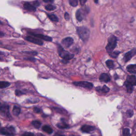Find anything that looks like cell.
<instances>
[{
	"instance_id": "obj_1",
	"label": "cell",
	"mask_w": 136,
	"mask_h": 136,
	"mask_svg": "<svg viewBox=\"0 0 136 136\" xmlns=\"http://www.w3.org/2000/svg\"><path fill=\"white\" fill-rule=\"evenodd\" d=\"M77 32L80 39H81L83 41L86 42L88 41L90 36V31L87 28L85 27H78L77 28Z\"/></svg>"
},
{
	"instance_id": "obj_2",
	"label": "cell",
	"mask_w": 136,
	"mask_h": 136,
	"mask_svg": "<svg viewBox=\"0 0 136 136\" xmlns=\"http://www.w3.org/2000/svg\"><path fill=\"white\" fill-rule=\"evenodd\" d=\"M118 38L115 36L112 35L108 39V44L106 46L107 52L110 54L113 51L117 45Z\"/></svg>"
},
{
	"instance_id": "obj_3",
	"label": "cell",
	"mask_w": 136,
	"mask_h": 136,
	"mask_svg": "<svg viewBox=\"0 0 136 136\" xmlns=\"http://www.w3.org/2000/svg\"><path fill=\"white\" fill-rule=\"evenodd\" d=\"M58 53H59L60 56L63 58V60L66 61L70 60L74 57L73 54H71L68 51H65L62 47L61 46H59L58 47Z\"/></svg>"
},
{
	"instance_id": "obj_4",
	"label": "cell",
	"mask_w": 136,
	"mask_h": 136,
	"mask_svg": "<svg viewBox=\"0 0 136 136\" xmlns=\"http://www.w3.org/2000/svg\"><path fill=\"white\" fill-rule=\"evenodd\" d=\"M0 114L7 118H11L9 106L7 105H1L0 104Z\"/></svg>"
},
{
	"instance_id": "obj_5",
	"label": "cell",
	"mask_w": 136,
	"mask_h": 136,
	"mask_svg": "<svg viewBox=\"0 0 136 136\" xmlns=\"http://www.w3.org/2000/svg\"><path fill=\"white\" fill-rule=\"evenodd\" d=\"M15 129L13 127H8L7 128H3L0 129V133L3 135H13L15 134Z\"/></svg>"
},
{
	"instance_id": "obj_6",
	"label": "cell",
	"mask_w": 136,
	"mask_h": 136,
	"mask_svg": "<svg viewBox=\"0 0 136 136\" xmlns=\"http://www.w3.org/2000/svg\"><path fill=\"white\" fill-rule=\"evenodd\" d=\"M73 85L77 86H79L81 87L86 88L87 89H92L93 87V84L92 83L88 81H79V82H74L73 83Z\"/></svg>"
},
{
	"instance_id": "obj_7",
	"label": "cell",
	"mask_w": 136,
	"mask_h": 136,
	"mask_svg": "<svg viewBox=\"0 0 136 136\" xmlns=\"http://www.w3.org/2000/svg\"><path fill=\"white\" fill-rule=\"evenodd\" d=\"M73 43V39L71 37H66L62 40V45L66 48H69Z\"/></svg>"
},
{
	"instance_id": "obj_8",
	"label": "cell",
	"mask_w": 136,
	"mask_h": 136,
	"mask_svg": "<svg viewBox=\"0 0 136 136\" xmlns=\"http://www.w3.org/2000/svg\"><path fill=\"white\" fill-rule=\"evenodd\" d=\"M26 40L30 41V42L32 43L35 44H37V45H43V42L41 41L40 39H38L37 38L35 37H32V36H27L26 37Z\"/></svg>"
},
{
	"instance_id": "obj_9",
	"label": "cell",
	"mask_w": 136,
	"mask_h": 136,
	"mask_svg": "<svg viewBox=\"0 0 136 136\" xmlns=\"http://www.w3.org/2000/svg\"><path fill=\"white\" fill-rule=\"evenodd\" d=\"M29 34L31 35L32 36L34 37H35L36 38H40L41 40H44L48 41H52V38L51 37H49L48 36H45L43 34H34L32 32H29Z\"/></svg>"
},
{
	"instance_id": "obj_10",
	"label": "cell",
	"mask_w": 136,
	"mask_h": 136,
	"mask_svg": "<svg viewBox=\"0 0 136 136\" xmlns=\"http://www.w3.org/2000/svg\"><path fill=\"white\" fill-rule=\"evenodd\" d=\"M136 54V48H134L131 51L127 52V53L124 55V57L123 60H124L125 62H127L131 59V58Z\"/></svg>"
},
{
	"instance_id": "obj_11",
	"label": "cell",
	"mask_w": 136,
	"mask_h": 136,
	"mask_svg": "<svg viewBox=\"0 0 136 136\" xmlns=\"http://www.w3.org/2000/svg\"><path fill=\"white\" fill-rule=\"evenodd\" d=\"M81 131L86 133H90L95 130V128L93 126H89V125H84L81 127Z\"/></svg>"
},
{
	"instance_id": "obj_12",
	"label": "cell",
	"mask_w": 136,
	"mask_h": 136,
	"mask_svg": "<svg viewBox=\"0 0 136 136\" xmlns=\"http://www.w3.org/2000/svg\"><path fill=\"white\" fill-rule=\"evenodd\" d=\"M24 7L25 9L28 11H29L35 12L36 10V8L34 5H32L28 2L24 3Z\"/></svg>"
},
{
	"instance_id": "obj_13",
	"label": "cell",
	"mask_w": 136,
	"mask_h": 136,
	"mask_svg": "<svg viewBox=\"0 0 136 136\" xmlns=\"http://www.w3.org/2000/svg\"><path fill=\"white\" fill-rule=\"evenodd\" d=\"M84 12H83L82 10L81 9H79L76 12V16L77 19L79 21H81L83 20V19H84Z\"/></svg>"
},
{
	"instance_id": "obj_14",
	"label": "cell",
	"mask_w": 136,
	"mask_h": 136,
	"mask_svg": "<svg viewBox=\"0 0 136 136\" xmlns=\"http://www.w3.org/2000/svg\"><path fill=\"white\" fill-rule=\"evenodd\" d=\"M99 80L103 82H109L110 81V78L107 74L102 73L99 77Z\"/></svg>"
},
{
	"instance_id": "obj_15",
	"label": "cell",
	"mask_w": 136,
	"mask_h": 136,
	"mask_svg": "<svg viewBox=\"0 0 136 136\" xmlns=\"http://www.w3.org/2000/svg\"><path fill=\"white\" fill-rule=\"evenodd\" d=\"M127 81L131 84L133 86L136 85V76H129L127 78Z\"/></svg>"
},
{
	"instance_id": "obj_16",
	"label": "cell",
	"mask_w": 136,
	"mask_h": 136,
	"mask_svg": "<svg viewBox=\"0 0 136 136\" xmlns=\"http://www.w3.org/2000/svg\"><path fill=\"white\" fill-rule=\"evenodd\" d=\"M96 89L97 91H99V92H102L104 93H107L110 91V88L107 87L106 85H104L103 87H96Z\"/></svg>"
},
{
	"instance_id": "obj_17",
	"label": "cell",
	"mask_w": 136,
	"mask_h": 136,
	"mask_svg": "<svg viewBox=\"0 0 136 136\" xmlns=\"http://www.w3.org/2000/svg\"><path fill=\"white\" fill-rule=\"evenodd\" d=\"M127 69L129 72L135 74L136 73V64L129 65L127 67Z\"/></svg>"
},
{
	"instance_id": "obj_18",
	"label": "cell",
	"mask_w": 136,
	"mask_h": 136,
	"mask_svg": "<svg viewBox=\"0 0 136 136\" xmlns=\"http://www.w3.org/2000/svg\"><path fill=\"white\" fill-rule=\"evenodd\" d=\"M42 129L44 131L48 133V134H51L53 132V130L51 128V127L48 126H44L43 127Z\"/></svg>"
},
{
	"instance_id": "obj_19",
	"label": "cell",
	"mask_w": 136,
	"mask_h": 136,
	"mask_svg": "<svg viewBox=\"0 0 136 136\" xmlns=\"http://www.w3.org/2000/svg\"><path fill=\"white\" fill-rule=\"evenodd\" d=\"M125 85H126V86L127 87L128 92L129 93H132L133 91V89H134V88H133V86L127 81L125 82Z\"/></svg>"
},
{
	"instance_id": "obj_20",
	"label": "cell",
	"mask_w": 136,
	"mask_h": 136,
	"mask_svg": "<svg viewBox=\"0 0 136 136\" xmlns=\"http://www.w3.org/2000/svg\"><path fill=\"white\" fill-rule=\"evenodd\" d=\"M20 112H21V109L20 107L17 106H15L13 107V113L14 115L16 116H18L19 115V114L20 113Z\"/></svg>"
},
{
	"instance_id": "obj_21",
	"label": "cell",
	"mask_w": 136,
	"mask_h": 136,
	"mask_svg": "<svg viewBox=\"0 0 136 136\" xmlns=\"http://www.w3.org/2000/svg\"><path fill=\"white\" fill-rule=\"evenodd\" d=\"M57 127L59 128L60 129H66V128H69V126L67 124H66L65 122H62V123H59L57 124Z\"/></svg>"
},
{
	"instance_id": "obj_22",
	"label": "cell",
	"mask_w": 136,
	"mask_h": 136,
	"mask_svg": "<svg viewBox=\"0 0 136 136\" xmlns=\"http://www.w3.org/2000/svg\"><path fill=\"white\" fill-rule=\"evenodd\" d=\"M10 85L9 82L7 81H0V89L5 88Z\"/></svg>"
},
{
	"instance_id": "obj_23",
	"label": "cell",
	"mask_w": 136,
	"mask_h": 136,
	"mask_svg": "<svg viewBox=\"0 0 136 136\" xmlns=\"http://www.w3.org/2000/svg\"><path fill=\"white\" fill-rule=\"evenodd\" d=\"M32 125L33 126H34V127H35L36 128H37V129L40 128L41 126V123L40 122L38 121H32Z\"/></svg>"
},
{
	"instance_id": "obj_24",
	"label": "cell",
	"mask_w": 136,
	"mask_h": 136,
	"mask_svg": "<svg viewBox=\"0 0 136 136\" xmlns=\"http://www.w3.org/2000/svg\"><path fill=\"white\" fill-rule=\"evenodd\" d=\"M48 17L49 18V19L52 21L57 22L58 21H59V19H58L57 16L54 15H48Z\"/></svg>"
},
{
	"instance_id": "obj_25",
	"label": "cell",
	"mask_w": 136,
	"mask_h": 136,
	"mask_svg": "<svg viewBox=\"0 0 136 136\" xmlns=\"http://www.w3.org/2000/svg\"><path fill=\"white\" fill-rule=\"evenodd\" d=\"M106 65L107 67L110 69H112L114 68V66L113 61L111 60H109L106 61Z\"/></svg>"
},
{
	"instance_id": "obj_26",
	"label": "cell",
	"mask_w": 136,
	"mask_h": 136,
	"mask_svg": "<svg viewBox=\"0 0 136 136\" xmlns=\"http://www.w3.org/2000/svg\"><path fill=\"white\" fill-rule=\"evenodd\" d=\"M120 53V52L119 51H115V52H112L111 53H110L109 54H110V56H111L113 58H116L118 56V55Z\"/></svg>"
},
{
	"instance_id": "obj_27",
	"label": "cell",
	"mask_w": 136,
	"mask_h": 136,
	"mask_svg": "<svg viewBox=\"0 0 136 136\" xmlns=\"http://www.w3.org/2000/svg\"><path fill=\"white\" fill-rule=\"evenodd\" d=\"M69 3H70V4L73 7H77L78 4V0H70L69 1Z\"/></svg>"
},
{
	"instance_id": "obj_28",
	"label": "cell",
	"mask_w": 136,
	"mask_h": 136,
	"mask_svg": "<svg viewBox=\"0 0 136 136\" xmlns=\"http://www.w3.org/2000/svg\"><path fill=\"white\" fill-rule=\"evenodd\" d=\"M56 9V7L53 6L51 4H48V5L45 6V9L48 11H53Z\"/></svg>"
},
{
	"instance_id": "obj_29",
	"label": "cell",
	"mask_w": 136,
	"mask_h": 136,
	"mask_svg": "<svg viewBox=\"0 0 136 136\" xmlns=\"http://www.w3.org/2000/svg\"><path fill=\"white\" fill-rule=\"evenodd\" d=\"M123 135L124 136H129L130 135V130L128 128H125L123 130Z\"/></svg>"
},
{
	"instance_id": "obj_30",
	"label": "cell",
	"mask_w": 136,
	"mask_h": 136,
	"mask_svg": "<svg viewBox=\"0 0 136 136\" xmlns=\"http://www.w3.org/2000/svg\"><path fill=\"white\" fill-rule=\"evenodd\" d=\"M126 114H127L128 117L129 118H131L134 115V112H133V111L131 110H129L128 111H127Z\"/></svg>"
},
{
	"instance_id": "obj_31",
	"label": "cell",
	"mask_w": 136,
	"mask_h": 136,
	"mask_svg": "<svg viewBox=\"0 0 136 136\" xmlns=\"http://www.w3.org/2000/svg\"><path fill=\"white\" fill-rule=\"evenodd\" d=\"M15 94H16V96H20L21 95H23V94H24V93H23L21 91L19 90H16Z\"/></svg>"
},
{
	"instance_id": "obj_32",
	"label": "cell",
	"mask_w": 136,
	"mask_h": 136,
	"mask_svg": "<svg viewBox=\"0 0 136 136\" xmlns=\"http://www.w3.org/2000/svg\"><path fill=\"white\" fill-rule=\"evenodd\" d=\"M34 111L36 113H40V108L35 107H34Z\"/></svg>"
},
{
	"instance_id": "obj_33",
	"label": "cell",
	"mask_w": 136,
	"mask_h": 136,
	"mask_svg": "<svg viewBox=\"0 0 136 136\" xmlns=\"http://www.w3.org/2000/svg\"><path fill=\"white\" fill-rule=\"evenodd\" d=\"M33 4H34V6L36 7L40 6V2H39L38 1H34V2H33Z\"/></svg>"
},
{
	"instance_id": "obj_34",
	"label": "cell",
	"mask_w": 136,
	"mask_h": 136,
	"mask_svg": "<svg viewBox=\"0 0 136 136\" xmlns=\"http://www.w3.org/2000/svg\"><path fill=\"white\" fill-rule=\"evenodd\" d=\"M64 16H65V19L66 20H69V19H70V16H69V15L68 14V13H67V12L65 13Z\"/></svg>"
},
{
	"instance_id": "obj_35",
	"label": "cell",
	"mask_w": 136,
	"mask_h": 136,
	"mask_svg": "<svg viewBox=\"0 0 136 136\" xmlns=\"http://www.w3.org/2000/svg\"><path fill=\"white\" fill-rule=\"evenodd\" d=\"M24 53L27 54H32V55H35L37 54V52H24Z\"/></svg>"
},
{
	"instance_id": "obj_36",
	"label": "cell",
	"mask_w": 136,
	"mask_h": 136,
	"mask_svg": "<svg viewBox=\"0 0 136 136\" xmlns=\"http://www.w3.org/2000/svg\"><path fill=\"white\" fill-rule=\"evenodd\" d=\"M34 134L30 132H26L23 135V136H34Z\"/></svg>"
},
{
	"instance_id": "obj_37",
	"label": "cell",
	"mask_w": 136,
	"mask_h": 136,
	"mask_svg": "<svg viewBox=\"0 0 136 136\" xmlns=\"http://www.w3.org/2000/svg\"><path fill=\"white\" fill-rule=\"evenodd\" d=\"M24 59H26L27 60H29V61H36V59H34V58L33 57H29V58H25Z\"/></svg>"
},
{
	"instance_id": "obj_38",
	"label": "cell",
	"mask_w": 136,
	"mask_h": 136,
	"mask_svg": "<svg viewBox=\"0 0 136 136\" xmlns=\"http://www.w3.org/2000/svg\"><path fill=\"white\" fill-rule=\"evenodd\" d=\"M79 1H80V4H81V5H84L86 3L87 0H79Z\"/></svg>"
},
{
	"instance_id": "obj_39",
	"label": "cell",
	"mask_w": 136,
	"mask_h": 136,
	"mask_svg": "<svg viewBox=\"0 0 136 136\" xmlns=\"http://www.w3.org/2000/svg\"><path fill=\"white\" fill-rule=\"evenodd\" d=\"M43 1L45 3H48V2H53L54 0H43Z\"/></svg>"
},
{
	"instance_id": "obj_40",
	"label": "cell",
	"mask_w": 136,
	"mask_h": 136,
	"mask_svg": "<svg viewBox=\"0 0 136 136\" xmlns=\"http://www.w3.org/2000/svg\"><path fill=\"white\" fill-rule=\"evenodd\" d=\"M4 36V33H3V32H0V37H3Z\"/></svg>"
},
{
	"instance_id": "obj_41",
	"label": "cell",
	"mask_w": 136,
	"mask_h": 136,
	"mask_svg": "<svg viewBox=\"0 0 136 136\" xmlns=\"http://www.w3.org/2000/svg\"><path fill=\"white\" fill-rule=\"evenodd\" d=\"M94 1H95L96 3H97L98 2V0H94Z\"/></svg>"
},
{
	"instance_id": "obj_42",
	"label": "cell",
	"mask_w": 136,
	"mask_h": 136,
	"mask_svg": "<svg viewBox=\"0 0 136 136\" xmlns=\"http://www.w3.org/2000/svg\"><path fill=\"white\" fill-rule=\"evenodd\" d=\"M2 54H3V53L1 52H0V55H2Z\"/></svg>"
},
{
	"instance_id": "obj_43",
	"label": "cell",
	"mask_w": 136,
	"mask_h": 136,
	"mask_svg": "<svg viewBox=\"0 0 136 136\" xmlns=\"http://www.w3.org/2000/svg\"><path fill=\"white\" fill-rule=\"evenodd\" d=\"M3 24V23H2V22H1V21H0V24Z\"/></svg>"
},
{
	"instance_id": "obj_44",
	"label": "cell",
	"mask_w": 136,
	"mask_h": 136,
	"mask_svg": "<svg viewBox=\"0 0 136 136\" xmlns=\"http://www.w3.org/2000/svg\"><path fill=\"white\" fill-rule=\"evenodd\" d=\"M0 44H1V43H0Z\"/></svg>"
},
{
	"instance_id": "obj_45",
	"label": "cell",
	"mask_w": 136,
	"mask_h": 136,
	"mask_svg": "<svg viewBox=\"0 0 136 136\" xmlns=\"http://www.w3.org/2000/svg\"><path fill=\"white\" fill-rule=\"evenodd\" d=\"M1 58H0V60H1Z\"/></svg>"
}]
</instances>
